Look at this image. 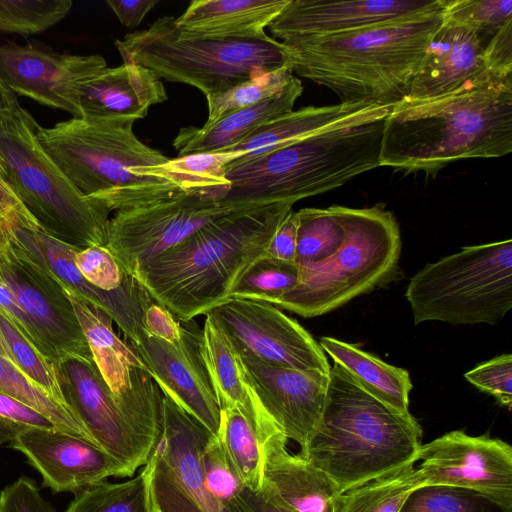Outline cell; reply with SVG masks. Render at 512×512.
Instances as JSON below:
<instances>
[{
    "label": "cell",
    "instance_id": "obj_40",
    "mask_svg": "<svg viewBox=\"0 0 512 512\" xmlns=\"http://www.w3.org/2000/svg\"><path fill=\"white\" fill-rule=\"evenodd\" d=\"M400 512H510L489 497L466 488L429 485L414 490Z\"/></svg>",
    "mask_w": 512,
    "mask_h": 512
},
{
    "label": "cell",
    "instance_id": "obj_1",
    "mask_svg": "<svg viewBox=\"0 0 512 512\" xmlns=\"http://www.w3.org/2000/svg\"><path fill=\"white\" fill-rule=\"evenodd\" d=\"M512 152V80L486 77L453 93L402 101L384 121L379 165L435 177L464 159Z\"/></svg>",
    "mask_w": 512,
    "mask_h": 512
},
{
    "label": "cell",
    "instance_id": "obj_19",
    "mask_svg": "<svg viewBox=\"0 0 512 512\" xmlns=\"http://www.w3.org/2000/svg\"><path fill=\"white\" fill-rule=\"evenodd\" d=\"M445 0H289L268 26L292 44L443 11Z\"/></svg>",
    "mask_w": 512,
    "mask_h": 512
},
{
    "label": "cell",
    "instance_id": "obj_10",
    "mask_svg": "<svg viewBox=\"0 0 512 512\" xmlns=\"http://www.w3.org/2000/svg\"><path fill=\"white\" fill-rule=\"evenodd\" d=\"M405 297L414 324H498L512 308L511 239L466 246L427 264Z\"/></svg>",
    "mask_w": 512,
    "mask_h": 512
},
{
    "label": "cell",
    "instance_id": "obj_7",
    "mask_svg": "<svg viewBox=\"0 0 512 512\" xmlns=\"http://www.w3.org/2000/svg\"><path fill=\"white\" fill-rule=\"evenodd\" d=\"M22 106L0 120V156L14 192L41 231L69 246H106L110 211L85 195L42 146Z\"/></svg>",
    "mask_w": 512,
    "mask_h": 512
},
{
    "label": "cell",
    "instance_id": "obj_32",
    "mask_svg": "<svg viewBox=\"0 0 512 512\" xmlns=\"http://www.w3.org/2000/svg\"><path fill=\"white\" fill-rule=\"evenodd\" d=\"M295 216V263L299 267L320 265L340 249L346 235L340 205L328 208H303L296 211Z\"/></svg>",
    "mask_w": 512,
    "mask_h": 512
},
{
    "label": "cell",
    "instance_id": "obj_52",
    "mask_svg": "<svg viewBox=\"0 0 512 512\" xmlns=\"http://www.w3.org/2000/svg\"><path fill=\"white\" fill-rule=\"evenodd\" d=\"M297 250V219L289 211L272 237L265 255L277 260L295 262Z\"/></svg>",
    "mask_w": 512,
    "mask_h": 512
},
{
    "label": "cell",
    "instance_id": "obj_37",
    "mask_svg": "<svg viewBox=\"0 0 512 512\" xmlns=\"http://www.w3.org/2000/svg\"><path fill=\"white\" fill-rule=\"evenodd\" d=\"M0 339L10 361L48 395L67 407L55 366L19 332L1 311Z\"/></svg>",
    "mask_w": 512,
    "mask_h": 512
},
{
    "label": "cell",
    "instance_id": "obj_26",
    "mask_svg": "<svg viewBox=\"0 0 512 512\" xmlns=\"http://www.w3.org/2000/svg\"><path fill=\"white\" fill-rule=\"evenodd\" d=\"M168 99L167 91L150 69L130 61L106 67L84 84L80 106L82 117L147 116L153 105Z\"/></svg>",
    "mask_w": 512,
    "mask_h": 512
},
{
    "label": "cell",
    "instance_id": "obj_44",
    "mask_svg": "<svg viewBox=\"0 0 512 512\" xmlns=\"http://www.w3.org/2000/svg\"><path fill=\"white\" fill-rule=\"evenodd\" d=\"M464 378L480 391L491 395L509 411L512 407V355L502 354L477 365Z\"/></svg>",
    "mask_w": 512,
    "mask_h": 512
},
{
    "label": "cell",
    "instance_id": "obj_35",
    "mask_svg": "<svg viewBox=\"0 0 512 512\" xmlns=\"http://www.w3.org/2000/svg\"><path fill=\"white\" fill-rule=\"evenodd\" d=\"M0 391L40 412L58 429L93 441L69 408L53 399L1 355Z\"/></svg>",
    "mask_w": 512,
    "mask_h": 512
},
{
    "label": "cell",
    "instance_id": "obj_55",
    "mask_svg": "<svg viewBox=\"0 0 512 512\" xmlns=\"http://www.w3.org/2000/svg\"><path fill=\"white\" fill-rule=\"evenodd\" d=\"M0 355L5 357L6 359L10 360L9 355L6 351V348H5L4 344L2 343L1 339H0Z\"/></svg>",
    "mask_w": 512,
    "mask_h": 512
},
{
    "label": "cell",
    "instance_id": "obj_50",
    "mask_svg": "<svg viewBox=\"0 0 512 512\" xmlns=\"http://www.w3.org/2000/svg\"><path fill=\"white\" fill-rule=\"evenodd\" d=\"M142 328L147 335L168 343L179 341L183 330L173 314L155 301L144 312Z\"/></svg>",
    "mask_w": 512,
    "mask_h": 512
},
{
    "label": "cell",
    "instance_id": "obj_45",
    "mask_svg": "<svg viewBox=\"0 0 512 512\" xmlns=\"http://www.w3.org/2000/svg\"><path fill=\"white\" fill-rule=\"evenodd\" d=\"M28 427L57 428L40 412L0 391V444L12 442Z\"/></svg>",
    "mask_w": 512,
    "mask_h": 512
},
{
    "label": "cell",
    "instance_id": "obj_5",
    "mask_svg": "<svg viewBox=\"0 0 512 512\" xmlns=\"http://www.w3.org/2000/svg\"><path fill=\"white\" fill-rule=\"evenodd\" d=\"M386 116L329 127L268 153L233 160L225 168L229 184L218 201L246 207L294 204L343 186L380 167Z\"/></svg>",
    "mask_w": 512,
    "mask_h": 512
},
{
    "label": "cell",
    "instance_id": "obj_24",
    "mask_svg": "<svg viewBox=\"0 0 512 512\" xmlns=\"http://www.w3.org/2000/svg\"><path fill=\"white\" fill-rule=\"evenodd\" d=\"M486 77L495 76L486 69L483 49L475 34L444 18L403 101L438 98Z\"/></svg>",
    "mask_w": 512,
    "mask_h": 512
},
{
    "label": "cell",
    "instance_id": "obj_46",
    "mask_svg": "<svg viewBox=\"0 0 512 512\" xmlns=\"http://www.w3.org/2000/svg\"><path fill=\"white\" fill-rule=\"evenodd\" d=\"M0 512H55V510L42 497L36 483L26 476H21L0 492Z\"/></svg>",
    "mask_w": 512,
    "mask_h": 512
},
{
    "label": "cell",
    "instance_id": "obj_15",
    "mask_svg": "<svg viewBox=\"0 0 512 512\" xmlns=\"http://www.w3.org/2000/svg\"><path fill=\"white\" fill-rule=\"evenodd\" d=\"M205 315L221 328L240 356L274 366L330 372L319 343L295 319L270 303L229 298Z\"/></svg>",
    "mask_w": 512,
    "mask_h": 512
},
{
    "label": "cell",
    "instance_id": "obj_9",
    "mask_svg": "<svg viewBox=\"0 0 512 512\" xmlns=\"http://www.w3.org/2000/svg\"><path fill=\"white\" fill-rule=\"evenodd\" d=\"M114 44L123 61L142 65L160 79L193 86L205 98L263 72L289 67L285 45L272 37L258 41L189 37L180 33L172 16L159 17Z\"/></svg>",
    "mask_w": 512,
    "mask_h": 512
},
{
    "label": "cell",
    "instance_id": "obj_30",
    "mask_svg": "<svg viewBox=\"0 0 512 512\" xmlns=\"http://www.w3.org/2000/svg\"><path fill=\"white\" fill-rule=\"evenodd\" d=\"M319 345L365 391L398 413L411 414L409 395L413 385L407 370L332 337H321Z\"/></svg>",
    "mask_w": 512,
    "mask_h": 512
},
{
    "label": "cell",
    "instance_id": "obj_18",
    "mask_svg": "<svg viewBox=\"0 0 512 512\" xmlns=\"http://www.w3.org/2000/svg\"><path fill=\"white\" fill-rule=\"evenodd\" d=\"M65 403L91 439L126 470L145 465L154 446L117 406L94 361L70 358L55 365Z\"/></svg>",
    "mask_w": 512,
    "mask_h": 512
},
{
    "label": "cell",
    "instance_id": "obj_17",
    "mask_svg": "<svg viewBox=\"0 0 512 512\" xmlns=\"http://www.w3.org/2000/svg\"><path fill=\"white\" fill-rule=\"evenodd\" d=\"M107 67L99 54L60 53L41 43L0 42V79L16 95L82 117L85 83Z\"/></svg>",
    "mask_w": 512,
    "mask_h": 512
},
{
    "label": "cell",
    "instance_id": "obj_42",
    "mask_svg": "<svg viewBox=\"0 0 512 512\" xmlns=\"http://www.w3.org/2000/svg\"><path fill=\"white\" fill-rule=\"evenodd\" d=\"M74 261L81 275L91 285L103 291H116L135 279L104 245L76 250Z\"/></svg>",
    "mask_w": 512,
    "mask_h": 512
},
{
    "label": "cell",
    "instance_id": "obj_3",
    "mask_svg": "<svg viewBox=\"0 0 512 512\" xmlns=\"http://www.w3.org/2000/svg\"><path fill=\"white\" fill-rule=\"evenodd\" d=\"M444 10L339 35L284 44L291 71L340 103L393 107L408 95Z\"/></svg>",
    "mask_w": 512,
    "mask_h": 512
},
{
    "label": "cell",
    "instance_id": "obj_13",
    "mask_svg": "<svg viewBox=\"0 0 512 512\" xmlns=\"http://www.w3.org/2000/svg\"><path fill=\"white\" fill-rule=\"evenodd\" d=\"M0 278L51 352L54 366L92 354L63 284L5 224L0 242Z\"/></svg>",
    "mask_w": 512,
    "mask_h": 512
},
{
    "label": "cell",
    "instance_id": "obj_16",
    "mask_svg": "<svg viewBox=\"0 0 512 512\" xmlns=\"http://www.w3.org/2000/svg\"><path fill=\"white\" fill-rule=\"evenodd\" d=\"M417 465L425 485L477 491L512 512V447L489 434L453 430L422 444Z\"/></svg>",
    "mask_w": 512,
    "mask_h": 512
},
{
    "label": "cell",
    "instance_id": "obj_48",
    "mask_svg": "<svg viewBox=\"0 0 512 512\" xmlns=\"http://www.w3.org/2000/svg\"><path fill=\"white\" fill-rule=\"evenodd\" d=\"M0 311L19 332L53 365L51 352L39 336L35 326L17 303L13 293L0 278Z\"/></svg>",
    "mask_w": 512,
    "mask_h": 512
},
{
    "label": "cell",
    "instance_id": "obj_29",
    "mask_svg": "<svg viewBox=\"0 0 512 512\" xmlns=\"http://www.w3.org/2000/svg\"><path fill=\"white\" fill-rule=\"evenodd\" d=\"M302 92V83L294 75L288 85L272 97L231 111L209 126L180 128L173 140V147L178 157L222 152L260 127L291 112Z\"/></svg>",
    "mask_w": 512,
    "mask_h": 512
},
{
    "label": "cell",
    "instance_id": "obj_27",
    "mask_svg": "<svg viewBox=\"0 0 512 512\" xmlns=\"http://www.w3.org/2000/svg\"><path fill=\"white\" fill-rule=\"evenodd\" d=\"M205 316L201 352L220 408L238 409L264 442L280 430L258 398L239 354L214 320Z\"/></svg>",
    "mask_w": 512,
    "mask_h": 512
},
{
    "label": "cell",
    "instance_id": "obj_36",
    "mask_svg": "<svg viewBox=\"0 0 512 512\" xmlns=\"http://www.w3.org/2000/svg\"><path fill=\"white\" fill-rule=\"evenodd\" d=\"M300 268L266 256L258 258L241 276L229 298L263 301L274 304L299 282Z\"/></svg>",
    "mask_w": 512,
    "mask_h": 512
},
{
    "label": "cell",
    "instance_id": "obj_33",
    "mask_svg": "<svg viewBox=\"0 0 512 512\" xmlns=\"http://www.w3.org/2000/svg\"><path fill=\"white\" fill-rule=\"evenodd\" d=\"M218 438L243 486L263 485V442L251 422L236 408H222Z\"/></svg>",
    "mask_w": 512,
    "mask_h": 512
},
{
    "label": "cell",
    "instance_id": "obj_31",
    "mask_svg": "<svg viewBox=\"0 0 512 512\" xmlns=\"http://www.w3.org/2000/svg\"><path fill=\"white\" fill-rule=\"evenodd\" d=\"M424 485L412 463L341 493L337 512H400L409 495Z\"/></svg>",
    "mask_w": 512,
    "mask_h": 512
},
{
    "label": "cell",
    "instance_id": "obj_39",
    "mask_svg": "<svg viewBox=\"0 0 512 512\" xmlns=\"http://www.w3.org/2000/svg\"><path fill=\"white\" fill-rule=\"evenodd\" d=\"M72 6L71 0H0V32L40 34L62 21Z\"/></svg>",
    "mask_w": 512,
    "mask_h": 512
},
{
    "label": "cell",
    "instance_id": "obj_41",
    "mask_svg": "<svg viewBox=\"0 0 512 512\" xmlns=\"http://www.w3.org/2000/svg\"><path fill=\"white\" fill-rule=\"evenodd\" d=\"M444 18L472 31L484 51L512 19V0H445Z\"/></svg>",
    "mask_w": 512,
    "mask_h": 512
},
{
    "label": "cell",
    "instance_id": "obj_8",
    "mask_svg": "<svg viewBox=\"0 0 512 512\" xmlns=\"http://www.w3.org/2000/svg\"><path fill=\"white\" fill-rule=\"evenodd\" d=\"M346 235L320 265L299 267L298 284L273 305L305 318L321 316L392 281L399 272L401 235L383 204L340 206Z\"/></svg>",
    "mask_w": 512,
    "mask_h": 512
},
{
    "label": "cell",
    "instance_id": "obj_22",
    "mask_svg": "<svg viewBox=\"0 0 512 512\" xmlns=\"http://www.w3.org/2000/svg\"><path fill=\"white\" fill-rule=\"evenodd\" d=\"M240 358L258 398L278 429L304 448L320 424L329 374Z\"/></svg>",
    "mask_w": 512,
    "mask_h": 512
},
{
    "label": "cell",
    "instance_id": "obj_21",
    "mask_svg": "<svg viewBox=\"0 0 512 512\" xmlns=\"http://www.w3.org/2000/svg\"><path fill=\"white\" fill-rule=\"evenodd\" d=\"M10 446L38 470L42 485L57 493H77L110 476L129 477L124 467L95 442L58 428H25Z\"/></svg>",
    "mask_w": 512,
    "mask_h": 512
},
{
    "label": "cell",
    "instance_id": "obj_12",
    "mask_svg": "<svg viewBox=\"0 0 512 512\" xmlns=\"http://www.w3.org/2000/svg\"><path fill=\"white\" fill-rule=\"evenodd\" d=\"M257 207V206H255ZM252 207L221 202L198 192L115 212L109 219L106 247L132 276L147 262L227 214Z\"/></svg>",
    "mask_w": 512,
    "mask_h": 512
},
{
    "label": "cell",
    "instance_id": "obj_23",
    "mask_svg": "<svg viewBox=\"0 0 512 512\" xmlns=\"http://www.w3.org/2000/svg\"><path fill=\"white\" fill-rule=\"evenodd\" d=\"M7 224L13 235L43 262L65 288L84 302L104 311L129 342L139 340L143 332L144 312L154 300L136 278L116 291L100 290L91 285L78 270L74 261L77 248L42 231L28 230L13 222Z\"/></svg>",
    "mask_w": 512,
    "mask_h": 512
},
{
    "label": "cell",
    "instance_id": "obj_28",
    "mask_svg": "<svg viewBox=\"0 0 512 512\" xmlns=\"http://www.w3.org/2000/svg\"><path fill=\"white\" fill-rule=\"evenodd\" d=\"M289 0H194L176 18L181 34L220 41L267 40L265 28Z\"/></svg>",
    "mask_w": 512,
    "mask_h": 512
},
{
    "label": "cell",
    "instance_id": "obj_34",
    "mask_svg": "<svg viewBox=\"0 0 512 512\" xmlns=\"http://www.w3.org/2000/svg\"><path fill=\"white\" fill-rule=\"evenodd\" d=\"M65 512H152L146 468L131 480L97 482L75 493Z\"/></svg>",
    "mask_w": 512,
    "mask_h": 512
},
{
    "label": "cell",
    "instance_id": "obj_11",
    "mask_svg": "<svg viewBox=\"0 0 512 512\" xmlns=\"http://www.w3.org/2000/svg\"><path fill=\"white\" fill-rule=\"evenodd\" d=\"M213 434L169 397L162 398V432L145 463L152 512H239L203 483L202 454Z\"/></svg>",
    "mask_w": 512,
    "mask_h": 512
},
{
    "label": "cell",
    "instance_id": "obj_47",
    "mask_svg": "<svg viewBox=\"0 0 512 512\" xmlns=\"http://www.w3.org/2000/svg\"><path fill=\"white\" fill-rule=\"evenodd\" d=\"M487 71L504 80H512V19L493 37L483 51Z\"/></svg>",
    "mask_w": 512,
    "mask_h": 512
},
{
    "label": "cell",
    "instance_id": "obj_43",
    "mask_svg": "<svg viewBox=\"0 0 512 512\" xmlns=\"http://www.w3.org/2000/svg\"><path fill=\"white\" fill-rule=\"evenodd\" d=\"M203 483L207 491L224 504L233 502L243 488L225 450L215 435L211 436L202 454Z\"/></svg>",
    "mask_w": 512,
    "mask_h": 512
},
{
    "label": "cell",
    "instance_id": "obj_25",
    "mask_svg": "<svg viewBox=\"0 0 512 512\" xmlns=\"http://www.w3.org/2000/svg\"><path fill=\"white\" fill-rule=\"evenodd\" d=\"M280 432L263 442V481L296 512H337L341 495L333 480L299 454H291Z\"/></svg>",
    "mask_w": 512,
    "mask_h": 512
},
{
    "label": "cell",
    "instance_id": "obj_2",
    "mask_svg": "<svg viewBox=\"0 0 512 512\" xmlns=\"http://www.w3.org/2000/svg\"><path fill=\"white\" fill-rule=\"evenodd\" d=\"M292 207L277 202L227 214L144 264L133 277L155 302L187 323L229 299Z\"/></svg>",
    "mask_w": 512,
    "mask_h": 512
},
{
    "label": "cell",
    "instance_id": "obj_38",
    "mask_svg": "<svg viewBox=\"0 0 512 512\" xmlns=\"http://www.w3.org/2000/svg\"><path fill=\"white\" fill-rule=\"evenodd\" d=\"M289 67L266 71L233 88L206 98L208 118L203 126H209L225 114L254 105L280 93L293 78Z\"/></svg>",
    "mask_w": 512,
    "mask_h": 512
},
{
    "label": "cell",
    "instance_id": "obj_53",
    "mask_svg": "<svg viewBox=\"0 0 512 512\" xmlns=\"http://www.w3.org/2000/svg\"><path fill=\"white\" fill-rule=\"evenodd\" d=\"M105 2L122 25L127 28H135L159 3V0H106Z\"/></svg>",
    "mask_w": 512,
    "mask_h": 512
},
{
    "label": "cell",
    "instance_id": "obj_4",
    "mask_svg": "<svg viewBox=\"0 0 512 512\" xmlns=\"http://www.w3.org/2000/svg\"><path fill=\"white\" fill-rule=\"evenodd\" d=\"M422 428L365 391L334 363L318 428L299 455L341 493L417 463Z\"/></svg>",
    "mask_w": 512,
    "mask_h": 512
},
{
    "label": "cell",
    "instance_id": "obj_49",
    "mask_svg": "<svg viewBox=\"0 0 512 512\" xmlns=\"http://www.w3.org/2000/svg\"><path fill=\"white\" fill-rule=\"evenodd\" d=\"M0 217L28 230L41 231V227L11 187L0 156Z\"/></svg>",
    "mask_w": 512,
    "mask_h": 512
},
{
    "label": "cell",
    "instance_id": "obj_14",
    "mask_svg": "<svg viewBox=\"0 0 512 512\" xmlns=\"http://www.w3.org/2000/svg\"><path fill=\"white\" fill-rule=\"evenodd\" d=\"M64 291L117 406L134 429L155 446L162 432L161 390L131 344L114 332L112 319L65 287Z\"/></svg>",
    "mask_w": 512,
    "mask_h": 512
},
{
    "label": "cell",
    "instance_id": "obj_57",
    "mask_svg": "<svg viewBox=\"0 0 512 512\" xmlns=\"http://www.w3.org/2000/svg\"><path fill=\"white\" fill-rule=\"evenodd\" d=\"M1 220H4V219L0 217V221H1Z\"/></svg>",
    "mask_w": 512,
    "mask_h": 512
},
{
    "label": "cell",
    "instance_id": "obj_54",
    "mask_svg": "<svg viewBox=\"0 0 512 512\" xmlns=\"http://www.w3.org/2000/svg\"><path fill=\"white\" fill-rule=\"evenodd\" d=\"M20 106L18 98L0 79V120Z\"/></svg>",
    "mask_w": 512,
    "mask_h": 512
},
{
    "label": "cell",
    "instance_id": "obj_56",
    "mask_svg": "<svg viewBox=\"0 0 512 512\" xmlns=\"http://www.w3.org/2000/svg\"><path fill=\"white\" fill-rule=\"evenodd\" d=\"M5 223H6V220L0 221V242L3 239L4 234H5Z\"/></svg>",
    "mask_w": 512,
    "mask_h": 512
},
{
    "label": "cell",
    "instance_id": "obj_6",
    "mask_svg": "<svg viewBox=\"0 0 512 512\" xmlns=\"http://www.w3.org/2000/svg\"><path fill=\"white\" fill-rule=\"evenodd\" d=\"M135 121L124 116L72 117L52 127L39 125L37 133L77 188L117 212L182 191L161 169L170 158L138 139Z\"/></svg>",
    "mask_w": 512,
    "mask_h": 512
},
{
    "label": "cell",
    "instance_id": "obj_20",
    "mask_svg": "<svg viewBox=\"0 0 512 512\" xmlns=\"http://www.w3.org/2000/svg\"><path fill=\"white\" fill-rule=\"evenodd\" d=\"M162 394L218 437L221 408L201 352V331L189 325L175 343L151 337L144 331L129 342Z\"/></svg>",
    "mask_w": 512,
    "mask_h": 512
},
{
    "label": "cell",
    "instance_id": "obj_51",
    "mask_svg": "<svg viewBox=\"0 0 512 512\" xmlns=\"http://www.w3.org/2000/svg\"><path fill=\"white\" fill-rule=\"evenodd\" d=\"M234 502L239 512H296L264 481L256 491L243 486Z\"/></svg>",
    "mask_w": 512,
    "mask_h": 512
}]
</instances>
